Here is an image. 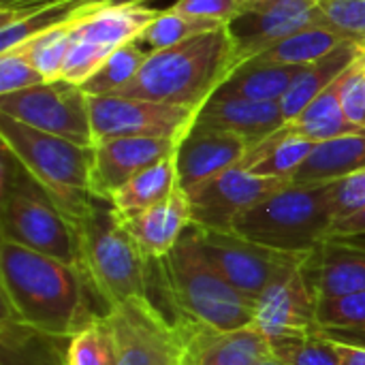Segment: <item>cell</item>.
<instances>
[{
    "label": "cell",
    "instance_id": "23",
    "mask_svg": "<svg viewBox=\"0 0 365 365\" xmlns=\"http://www.w3.org/2000/svg\"><path fill=\"white\" fill-rule=\"evenodd\" d=\"M365 169V133L317 143L293 184H325Z\"/></svg>",
    "mask_w": 365,
    "mask_h": 365
},
{
    "label": "cell",
    "instance_id": "21",
    "mask_svg": "<svg viewBox=\"0 0 365 365\" xmlns=\"http://www.w3.org/2000/svg\"><path fill=\"white\" fill-rule=\"evenodd\" d=\"M160 15L145 4L141 6H86L75 24L73 36L107 51L137 41L143 30Z\"/></svg>",
    "mask_w": 365,
    "mask_h": 365
},
{
    "label": "cell",
    "instance_id": "10",
    "mask_svg": "<svg viewBox=\"0 0 365 365\" xmlns=\"http://www.w3.org/2000/svg\"><path fill=\"white\" fill-rule=\"evenodd\" d=\"M105 319L115 336L118 365H180V323L167 321L150 297L107 308Z\"/></svg>",
    "mask_w": 365,
    "mask_h": 365
},
{
    "label": "cell",
    "instance_id": "18",
    "mask_svg": "<svg viewBox=\"0 0 365 365\" xmlns=\"http://www.w3.org/2000/svg\"><path fill=\"white\" fill-rule=\"evenodd\" d=\"M122 220L143 257L150 263L163 261L192 222L190 199L182 188H178L171 197L156 203L154 207Z\"/></svg>",
    "mask_w": 365,
    "mask_h": 365
},
{
    "label": "cell",
    "instance_id": "16",
    "mask_svg": "<svg viewBox=\"0 0 365 365\" xmlns=\"http://www.w3.org/2000/svg\"><path fill=\"white\" fill-rule=\"evenodd\" d=\"M178 141L148 137H113L94 143L92 195L109 201L143 169L173 156Z\"/></svg>",
    "mask_w": 365,
    "mask_h": 365
},
{
    "label": "cell",
    "instance_id": "19",
    "mask_svg": "<svg viewBox=\"0 0 365 365\" xmlns=\"http://www.w3.org/2000/svg\"><path fill=\"white\" fill-rule=\"evenodd\" d=\"M304 272L319 297V304L364 293L365 250L327 240L308 255Z\"/></svg>",
    "mask_w": 365,
    "mask_h": 365
},
{
    "label": "cell",
    "instance_id": "46",
    "mask_svg": "<svg viewBox=\"0 0 365 365\" xmlns=\"http://www.w3.org/2000/svg\"><path fill=\"white\" fill-rule=\"evenodd\" d=\"M250 6H259V4H269V2H276V0H246Z\"/></svg>",
    "mask_w": 365,
    "mask_h": 365
},
{
    "label": "cell",
    "instance_id": "4",
    "mask_svg": "<svg viewBox=\"0 0 365 365\" xmlns=\"http://www.w3.org/2000/svg\"><path fill=\"white\" fill-rule=\"evenodd\" d=\"M0 240L81 269L77 222L4 145L0 178Z\"/></svg>",
    "mask_w": 365,
    "mask_h": 365
},
{
    "label": "cell",
    "instance_id": "40",
    "mask_svg": "<svg viewBox=\"0 0 365 365\" xmlns=\"http://www.w3.org/2000/svg\"><path fill=\"white\" fill-rule=\"evenodd\" d=\"M329 207L334 222L344 220L365 207V169L334 180L329 186Z\"/></svg>",
    "mask_w": 365,
    "mask_h": 365
},
{
    "label": "cell",
    "instance_id": "45",
    "mask_svg": "<svg viewBox=\"0 0 365 365\" xmlns=\"http://www.w3.org/2000/svg\"><path fill=\"white\" fill-rule=\"evenodd\" d=\"M259 365H287V364H284V361H280L274 353H269L265 359H261V361H259Z\"/></svg>",
    "mask_w": 365,
    "mask_h": 365
},
{
    "label": "cell",
    "instance_id": "30",
    "mask_svg": "<svg viewBox=\"0 0 365 365\" xmlns=\"http://www.w3.org/2000/svg\"><path fill=\"white\" fill-rule=\"evenodd\" d=\"M148 56H150V49L139 45V41L126 43L118 47L81 88L86 90L88 96L118 94L124 86H128L135 79V75L145 64Z\"/></svg>",
    "mask_w": 365,
    "mask_h": 365
},
{
    "label": "cell",
    "instance_id": "31",
    "mask_svg": "<svg viewBox=\"0 0 365 365\" xmlns=\"http://www.w3.org/2000/svg\"><path fill=\"white\" fill-rule=\"evenodd\" d=\"M319 327L323 336L365 346V291L319 304Z\"/></svg>",
    "mask_w": 365,
    "mask_h": 365
},
{
    "label": "cell",
    "instance_id": "33",
    "mask_svg": "<svg viewBox=\"0 0 365 365\" xmlns=\"http://www.w3.org/2000/svg\"><path fill=\"white\" fill-rule=\"evenodd\" d=\"M83 9H81V13H83ZM81 13L75 19H71L66 24H60V26H56V28L38 34V36H34L26 45L17 47V49H21L32 60V64L38 68V73L47 81L62 79L64 60H66V53H68L71 43H73V30H75V24L81 17Z\"/></svg>",
    "mask_w": 365,
    "mask_h": 365
},
{
    "label": "cell",
    "instance_id": "26",
    "mask_svg": "<svg viewBox=\"0 0 365 365\" xmlns=\"http://www.w3.org/2000/svg\"><path fill=\"white\" fill-rule=\"evenodd\" d=\"M66 342L2 317L0 365H66Z\"/></svg>",
    "mask_w": 365,
    "mask_h": 365
},
{
    "label": "cell",
    "instance_id": "34",
    "mask_svg": "<svg viewBox=\"0 0 365 365\" xmlns=\"http://www.w3.org/2000/svg\"><path fill=\"white\" fill-rule=\"evenodd\" d=\"M222 28L216 21H207V19H199V17H188V15H180L173 13L169 9L160 11V15L143 30V34L137 38L139 45L148 47L150 51H158V49H167L173 45H180L197 34L203 32H212Z\"/></svg>",
    "mask_w": 365,
    "mask_h": 365
},
{
    "label": "cell",
    "instance_id": "6",
    "mask_svg": "<svg viewBox=\"0 0 365 365\" xmlns=\"http://www.w3.org/2000/svg\"><path fill=\"white\" fill-rule=\"evenodd\" d=\"M0 139L51 199L73 218H81L94 203V148L26 126L0 113Z\"/></svg>",
    "mask_w": 365,
    "mask_h": 365
},
{
    "label": "cell",
    "instance_id": "3",
    "mask_svg": "<svg viewBox=\"0 0 365 365\" xmlns=\"http://www.w3.org/2000/svg\"><path fill=\"white\" fill-rule=\"evenodd\" d=\"M158 263L165 289L180 319L214 331L255 327V302L233 289L201 248L199 227L190 222L175 248Z\"/></svg>",
    "mask_w": 365,
    "mask_h": 365
},
{
    "label": "cell",
    "instance_id": "42",
    "mask_svg": "<svg viewBox=\"0 0 365 365\" xmlns=\"http://www.w3.org/2000/svg\"><path fill=\"white\" fill-rule=\"evenodd\" d=\"M336 351L342 359V365H365V346L361 344H349L342 340H334Z\"/></svg>",
    "mask_w": 365,
    "mask_h": 365
},
{
    "label": "cell",
    "instance_id": "25",
    "mask_svg": "<svg viewBox=\"0 0 365 365\" xmlns=\"http://www.w3.org/2000/svg\"><path fill=\"white\" fill-rule=\"evenodd\" d=\"M304 66H278L244 62L218 88V96H240L259 103H280Z\"/></svg>",
    "mask_w": 365,
    "mask_h": 365
},
{
    "label": "cell",
    "instance_id": "12",
    "mask_svg": "<svg viewBox=\"0 0 365 365\" xmlns=\"http://www.w3.org/2000/svg\"><path fill=\"white\" fill-rule=\"evenodd\" d=\"M306 259L282 272L255 299V327L269 342L323 336L319 327V297L304 272Z\"/></svg>",
    "mask_w": 365,
    "mask_h": 365
},
{
    "label": "cell",
    "instance_id": "32",
    "mask_svg": "<svg viewBox=\"0 0 365 365\" xmlns=\"http://www.w3.org/2000/svg\"><path fill=\"white\" fill-rule=\"evenodd\" d=\"M66 365H118V344L105 314L90 321L66 342Z\"/></svg>",
    "mask_w": 365,
    "mask_h": 365
},
{
    "label": "cell",
    "instance_id": "39",
    "mask_svg": "<svg viewBox=\"0 0 365 365\" xmlns=\"http://www.w3.org/2000/svg\"><path fill=\"white\" fill-rule=\"evenodd\" d=\"M338 96L344 115L359 128H365V51L340 77Z\"/></svg>",
    "mask_w": 365,
    "mask_h": 365
},
{
    "label": "cell",
    "instance_id": "17",
    "mask_svg": "<svg viewBox=\"0 0 365 365\" xmlns=\"http://www.w3.org/2000/svg\"><path fill=\"white\" fill-rule=\"evenodd\" d=\"M182 359L180 365H259L272 353L269 340L257 329L214 331L180 319Z\"/></svg>",
    "mask_w": 365,
    "mask_h": 365
},
{
    "label": "cell",
    "instance_id": "2",
    "mask_svg": "<svg viewBox=\"0 0 365 365\" xmlns=\"http://www.w3.org/2000/svg\"><path fill=\"white\" fill-rule=\"evenodd\" d=\"M235 68V38L229 26H222L180 45L150 51L135 79L115 96L148 98L199 111Z\"/></svg>",
    "mask_w": 365,
    "mask_h": 365
},
{
    "label": "cell",
    "instance_id": "41",
    "mask_svg": "<svg viewBox=\"0 0 365 365\" xmlns=\"http://www.w3.org/2000/svg\"><path fill=\"white\" fill-rule=\"evenodd\" d=\"M361 235H365V207L344 220H336L327 233V240H344V237H361Z\"/></svg>",
    "mask_w": 365,
    "mask_h": 365
},
{
    "label": "cell",
    "instance_id": "44",
    "mask_svg": "<svg viewBox=\"0 0 365 365\" xmlns=\"http://www.w3.org/2000/svg\"><path fill=\"white\" fill-rule=\"evenodd\" d=\"M83 6H141L150 0H79Z\"/></svg>",
    "mask_w": 365,
    "mask_h": 365
},
{
    "label": "cell",
    "instance_id": "24",
    "mask_svg": "<svg viewBox=\"0 0 365 365\" xmlns=\"http://www.w3.org/2000/svg\"><path fill=\"white\" fill-rule=\"evenodd\" d=\"M314 145L317 143L295 135H287L280 128L267 139L252 145L248 156L240 163V167L261 178H278L293 182L295 173L308 160Z\"/></svg>",
    "mask_w": 365,
    "mask_h": 365
},
{
    "label": "cell",
    "instance_id": "29",
    "mask_svg": "<svg viewBox=\"0 0 365 365\" xmlns=\"http://www.w3.org/2000/svg\"><path fill=\"white\" fill-rule=\"evenodd\" d=\"M342 45H349L342 36H338L336 32H331L329 28L321 24H314L274 43L272 47H267L263 53H259L252 60L261 64H278V66H308L329 56Z\"/></svg>",
    "mask_w": 365,
    "mask_h": 365
},
{
    "label": "cell",
    "instance_id": "36",
    "mask_svg": "<svg viewBox=\"0 0 365 365\" xmlns=\"http://www.w3.org/2000/svg\"><path fill=\"white\" fill-rule=\"evenodd\" d=\"M269 344L272 353L287 365H342L334 340L327 336L287 338Z\"/></svg>",
    "mask_w": 365,
    "mask_h": 365
},
{
    "label": "cell",
    "instance_id": "11",
    "mask_svg": "<svg viewBox=\"0 0 365 365\" xmlns=\"http://www.w3.org/2000/svg\"><path fill=\"white\" fill-rule=\"evenodd\" d=\"M201 248L218 274L252 302L289 267L302 263L310 252H280L255 244L237 233L205 231L199 227Z\"/></svg>",
    "mask_w": 365,
    "mask_h": 365
},
{
    "label": "cell",
    "instance_id": "14",
    "mask_svg": "<svg viewBox=\"0 0 365 365\" xmlns=\"http://www.w3.org/2000/svg\"><path fill=\"white\" fill-rule=\"evenodd\" d=\"M252 143L231 130L195 124L178 143L175 169L180 188L190 195L216 175L237 167Z\"/></svg>",
    "mask_w": 365,
    "mask_h": 365
},
{
    "label": "cell",
    "instance_id": "35",
    "mask_svg": "<svg viewBox=\"0 0 365 365\" xmlns=\"http://www.w3.org/2000/svg\"><path fill=\"white\" fill-rule=\"evenodd\" d=\"M319 24L365 51V0H319Z\"/></svg>",
    "mask_w": 365,
    "mask_h": 365
},
{
    "label": "cell",
    "instance_id": "5",
    "mask_svg": "<svg viewBox=\"0 0 365 365\" xmlns=\"http://www.w3.org/2000/svg\"><path fill=\"white\" fill-rule=\"evenodd\" d=\"M81 242V269L94 295L113 308L148 297V265L124 220L105 199H94L90 210L75 220Z\"/></svg>",
    "mask_w": 365,
    "mask_h": 365
},
{
    "label": "cell",
    "instance_id": "22",
    "mask_svg": "<svg viewBox=\"0 0 365 365\" xmlns=\"http://www.w3.org/2000/svg\"><path fill=\"white\" fill-rule=\"evenodd\" d=\"M361 47L357 45H342L329 56L304 66V71L295 77L293 86L280 101L284 122L295 120L321 92H325L331 83H336L349 68L351 64L361 56Z\"/></svg>",
    "mask_w": 365,
    "mask_h": 365
},
{
    "label": "cell",
    "instance_id": "1",
    "mask_svg": "<svg viewBox=\"0 0 365 365\" xmlns=\"http://www.w3.org/2000/svg\"><path fill=\"white\" fill-rule=\"evenodd\" d=\"M2 317L45 336L68 340L96 314L86 274L53 257L0 240Z\"/></svg>",
    "mask_w": 365,
    "mask_h": 365
},
{
    "label": "cell",
    "instance_id": "20",
    "mask_svg": "<svg viewBox=\"0 0 365 365\" xmlns=\"http://www.w3.org/2000/svg\"><path fill=\"white\" fill-rule=\"evenodd\" d=\"M195 124L231 130L242 135L252 145L280 130L287 122L280 103H259L240 96L214 94L197 113Z\"/></svg>",
    "mask_w": 365,
    "mask_h": 365
},
{
    "label": "cell",
    "instance_id": "27",
    "mask_svg": "<svg viewBox=\"0 0 365 365\" xmlns=\"http://www.w3.org/2000/svg\"><path fill=\"white\" fill-rule=\"evenodd\" d=\"M338 83H331L325 92H321L295 120L287 122L282 130L287 135H295L302 139H308L312 143L331 141L346 135L365 133V128L355 126L342 111L340 96H338Z\"/></svg>",
    "mask_w": 365,
    "mask_h": 365
},
{
    "label": "cell",
    "instance_id": "28",
    "mask_svg": "<svg viewBox=\"0 0 365 365\" xmlns=\"http://www.w3.org/2000/svg\"><path fill=\"white\" fill-rule=\"evenodd\" d=\"M178 188L180 184H178V169H175V154H173L137 173L109 199V203L120 214V218H130L165 201Z\"/></svg>",
    "mask_w": 365,
    "mask_h": 365
},
{
    "label": "cell",
    "instance_id": "43",
    "mask_svg": "<svg viewBox=\"0 0 365 365\" xmlns=\"http://www.w3.org/2000/svg\"><path fill=\"white\" fill-rule=\"evenodd\" d=\"M47 2H58V0H0V13L11 15V13H19L38 4H47Z\"/></svg>",
    "mask_w": 365,
    "mask_h": 365
},
{
    "label": "cell",
    "instance_id": "13",
    "mask_svg": "<svg viewBox=\"0 0 365 365\" xmlns=\"http://www.w3.org/2000/svg\"><path fill=\"white\" fill-rule=\"evenodd\" d=\"M289 184L291 182L287 180L255 175L237 165L188 195L192 225L205 231L233 233V222L237 216Z\"/></svg>",
    "mask_w": 365,
    "mask_h": 365
},
{
    "label": "cell",
    "instance_id": "7",
    "mask_svg": "<svg viewBox=\"0 0 365 365\" xmlns=\"http://www.w3.org/2000/svg\"><path fill=\"white\" fill-rule=\"evenodd\" d=\"M329 186L289 184L235 218L233 233L280 252H312L334 225Z\"/></svg>",
    "mask_w": 365,
    "mask_h": 365
},
{
    "label": "cell",
    "instance_id": "38",
    "mask_svg": "<svg viewBox=\"0 0 365 365\" xmlns=\"http://www.w3.org/2000/svg\"><path fill=\"white\" fill-rule=\"evenodd\" d=\"M45 81L47 79L38 73V68L21 49L0 53V96L19 92L32 86H41Z\"/></svg>",
    "mask_w": 365,
    "mask_h": 365
},
{
    "label": "cell",
    "instance_id": "15",
    "mask_svg": "<svg viewBox=\"0 0 365 365\" xmlns=\"http://www.w3.org/2000/svg\"><path fill=\"white\" fill-rule=\"evenodd\" d=\"M319 0H276L269 4L252 6L246 15L229 26L235 49L237 66L257 58L274 43L319 24Z\"/></svg>",
    "mask_w": 365,
    "mask_h": 365
},
{
    "label": "cell",
    "instance_id": "8",
    "mask_svg": "<svg viewBox=\"0 0 365 365\" xmlns=\"http://www.w3.org/2000/svg\"><path fill=\"white\" fill-rule=\"evenodd\" d=\"M0 113L36 130L94 148L90 96L64 79L0 96Z\"/></svg>",
    "mask_w": 365,
    "mask_h": 365
},
{
    "label": "cell",
    "instance_id": "9",
    "mask_svg": "<svg viewBox=\"0 0 365 365\" xmlns=\"http://www.w3.org/2000/svg\"><path fill=\"white\" fill-rule=\"evenodd\" d=\"M197 109L128 96H90L94 143L113 137L182 141L195 126Z\"/></svg>",
    "mask_w": 365,
    "mask_h": 365
},
{
    "label": "cell",
    "instance_id": "37",
    "mask_svg": "<svg viewBox=\"0 0 365 365\" xmlns=\"http://www.w3.org/2000/svg\"><path fill=\"white\" fill-rule=\"evenodd\" d=\"M250 9L252 6L246 0H175L169 6L173 13L216 21L220 26H231Z\"/></svg>",
    "mask_w": 365,
    "mask_h": 365
}]
</instances>
